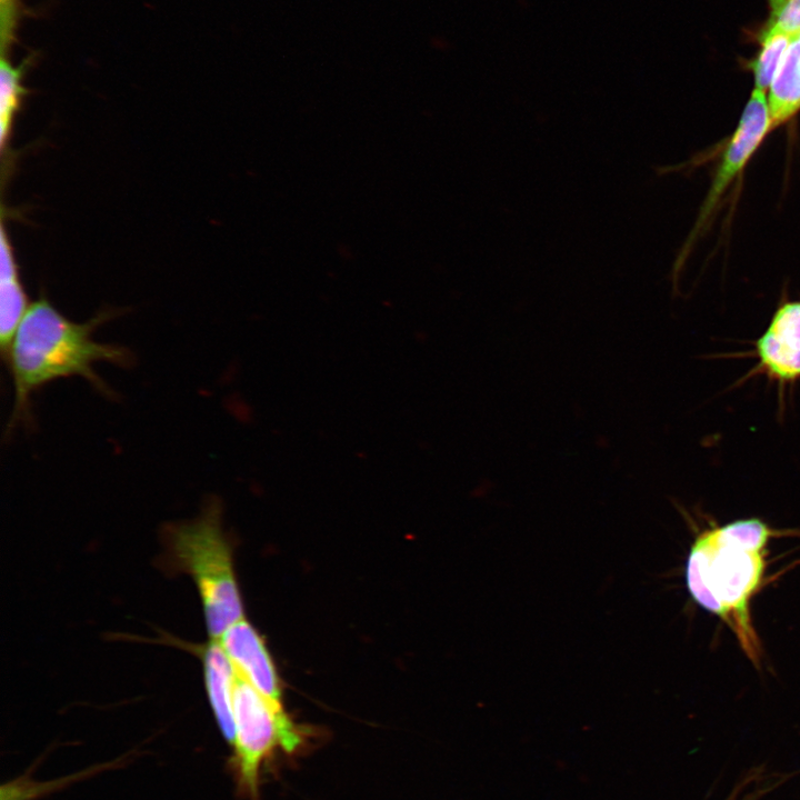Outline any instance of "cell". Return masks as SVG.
<instances>
[{"label":"cell","mask_w":800,"mask_h":800,"mask_svg":"<svg viewBox=\"0 0 800 800\" xmlns=\"http://www.w3.org/2000/svg\"><path fill=\"white\" fill-rule=\"evenodd\" d=\"M769 19L766 24L792 36L800 31V0H768Z\"/></svg>","instance_id":"13"},{"label":"cell","mask_w":800,"mask_h":800,"mask_svg":"<svg viewBox=\"0 0 800 800\" xmlns=\"http://www.w3.org/2000/svg\"><path fill=\"white\" fill-rule=\"evenodd\" d=\"M206 691L224 739L232 744L234 721L232 697L236 671L218 639H210L200 650Z\"/></svg>","instance_id":"8"},{"label":"cell","mask_w":800,"mask_h":800,"mask_svg":"<svg viewBox=\"0 0 800 800\" xmlns=\"http://www.w3.org/2000/svg\"><path fill=\"white\" fill-rule=\"evenodd\" d=\"M771 130L767 94L753 88L738 126L720 154L718 167L707 197L702 202L690 241L708 223L728 188L737 179Z\"/></svg>","instance_id":"5"},{"label":"cell","mask_w":800,"mask_h":800,"mask_svg":"<svg viewBox=\"0 0 800 800\" xmlns=\"http://www.w3.org/2000/svg\"><path fill=\"white\" fill-rule=\"evenodd\" d=\"M796 38L800 41V31L798 32V34L796 36Z\"/></svg>","instance_id":"15"},{"label":"cell","mask_w":800,"mask_h":800,"mask_svg":"<svg viewBox=\"0 0 800 800\" xmlns=\"http://www.w3.org/2000/svg\"><path fill=\"white\" fill-rule=\"evenodd\" d=\"M114 314L107 310L78 323L60 313L43 294L29 306L2 357L14 387L8 433L21 422L29 423L32 393L53 380L82 377L100 393L114 398L93 364L104 361L127 368L132 366L133 354L126 347L92 338L93 331Z\"/></svg>","instance_id":"1"},{"label":"cell","mask_w":800,"mask_h":800,"mask_svg":"<svg viewBox=\"0 0 800 800\" xmlns=\"http://www.w3.org/2000/svg\"><path fill=\"white\" fill-rule=\"evenodd\" d=\"M29 308L19 270L6 231L1 232L0 261V343L7 352L19 323Z\"/></svg>","instance_id":"9"},{"label":"cell","mask_w":800,"mask_h":800,"mask_svg":"<svg viewBox=\"0 0 800 800\" xmlns=\"http://www.w3.org/2000/svg\"><path fill=\"white\" fill-rule=\"evenodd\" d=\"M752 354L757 364L751 374H763L780 389L800 380V299L778 306Z\"/></svg>","instance_id":"6"},{"label":"cell","mask_w":800,"mask_h":800,"mask_svg":"<svg viewBox=\"0 0 800 800\" xmlns=\"http://www.w3.org/2000/svg\"><path fill=\"white\" fill-rule=\"evenodd\" d=\"M794 36L764 24L759 34V50L748 63L753 74L754 89L767 93L772 78Z\"/></svg>","instance_id":"11"},{"label":"cell","mask_w":800,"mask_h":800,"mask_svg":"<svg viewBox=\"0 0 800 800\" xmlns=\"http://www.w3.org/2000/svg\"><path fill=\"white\" fill-rule=\"evenodd\" d=\"M237 674L260 693L280 701L281 689L274 664L263 639L244 618L218 639Z\"/></svg>","instance_id":"7"},{"label":"cell","mask_w":800,"mask_h":800,"mask_svg":"<svg viewBox=\"0 0 800 800\" xmlns=\"http://www.w3.org/2000/svg\"><path fill=\"white\" fill-rule=\"evenodd\" d=\"M20 17V0H0L1 54H8L13 43L17 42V29L19 26Z\"/></svg>","instance_id":"14"},{"label":"cell","mask_w":800,"mask_h":800,"mask_svg":"<svg viewBox=\"0 0 800 800\" xmlns=\"http://www.w3.org/2000/svg\"><path fill=\"white\" fill-rule=\"evenodd\" d=\"M32 56L24 58L14 66L8 54L0 59V136L2 148L9 140L13 118L19 110L22 97L27 93L22 84L23 76Z\"/></svg>","instance_id":"12"},{"label":"cell","mask_w":800,"mask_h":800,"mask_svg":"<svg viewBox=\"0 0 800 800\" xmlns=\"http://www.w3.org/2000/svg\"><path fill=\"white\" fill-rule=\"evenodd\" d=\"M232 713L236 733L231 767L239 790L257 800L264 763L277 750L288 754L297 752L310 730L297 724L281 701L267 698L237 673Z\"/></svg>","instance_id":"4"},{"label":"cell","mask_w":800,"mask_h":800,"mask_svg":"<svg viewBox=\"0 0 800 800\" xmlns=\"http://www.w3.org/2000/svg\"><path fill=\"white\" fill-rule=\"evenodd\" d=\"M767 92L772 129L788 122L800 111V41L796 37Z\"/></svg>","instance_id":"10"},{"label":"cell","mask_w":800,"mask_h":800,"mask_svg":"<svg viewBox=\"0 0 800 800\" xmlns=\"http://www.w3.org/2000/svg\"><path fill=\"white\" fill-rule=\"evenodd\" d=\"M172 568L189 574L198 589L210 639H219L243 618L231 543L212 499L192 520L171 523L163 533Z\"/></svg>","instance_id":"3"},{"label":"cell","mask_w":800,"mask_h":800,"mask_svg":"<svg viewBox=\"0 0 800 800\" xmlns=\"http://www.w3.org/2000/svg\"><path fill=\"white\" fill-rule=\"evenodd\" d=\"M774 532L758 518L713 527L696 538L686 567L692 598L731 627L754 662L759 647L748 607L762 581L764 548Z\"/></svg>","instance_id":"2"}]
</instances>
